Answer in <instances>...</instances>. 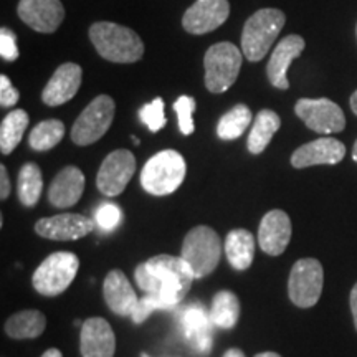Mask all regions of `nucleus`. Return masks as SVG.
<instances>
[{
  "label": "nucleus",
  "mask_w": 357,
  "mask_h": 357,
  "mask_svg": "<svg viewBox=\"0 0 357 357\" xmlns=\"http://www.w3.org/2000/svg\"><path fill=\"white\" fill-rule=\"evenodd\" d=\"M131 139H132V142H134V144H137V146H139V142H141V141H139V139H137V137H136V136H132V137H131Z\"/></svg>",
  "instance_id": "c03bdc74"
},
{
  "label": "nucleus",
  "mask_w": 357,
  "mask_h": 357,
  "mask_svg": "<svg viewBox=\"0 0 357 357\" xmlns=\"http://www.w3.org/2000/svg\"><path fill=\"white\" fill-rule=\"evenodd\" d=\"M229 15V0H197L182 17V26L192 35H204L225 24Z\"/></svg>",
  "instance_id": "4468645a"
},
{
  "label": "nucleus",
  "mask_w": 357,
  "mask_h": 357,
  "mask_svg": "<svg viewBox=\"0 0 357 357\" xmlns=\"http://www.w3.org/2000/svg\"><path fill=\"white\" fill-rule=\"evenodd\" d=\"M96 223L91 218L79 213H58L53 217H45L35 223V231L42 238L68 242L79 240L95 230Z\"/></svg>",
  "instance_id": "f8f14e48"
},
{
  "label": "nucleus",
  "mask_w": 357,
  "mask_h": 357,
  "mask_svg": "<svg viewBox=\"0 0 357 357\" xmlns=\"http://www.w3.org/2000/svg\"><path fill=\"white\" fill-rule=\"evenodd\" d=\"M187 166L182 154L174 149L160 151L144 164L141 171V185L155 197L172 194L185 178Z\"/></svg>",
  "instance_id": "20e7f679"
},
{
  "label": "nucleus",
  "mask_w": 357,
  "mask_h": 357,
  "mask_svg": "<svg viewBox=\"0 0 357 357\" xmlns=\"http://www.w3.org/2000/svg\"><path fill=\"white\" fill-rule=\"evenodd\" d=\"M65 136V124L58 119H47V121L38 123L32 129L29 136V144L33 151L43 153V151H50Z\"/></svg>",
  "instance_id": "c756f323"
},
{
  "label": "nucleus",
  "mask_w": 357,
  "mask_h": 357,
  "mask_svg": "<svg viewBox=\"0 0 357 357\" xmlns=\"http://www.w3.org/2000/svg\"><path fill=\"white\" fill-rule=\"evenodd\" d=\"M116 105L108 95L96 96L82 111L71 128V141L78 146H91L109 131L114 119Z\"/></svg>",
  "instance_id": "6e6552de"
},
{
  "label": "nucleus",
  "mask_w": 357,
  "mask_h": 357,
  "mask_svg": "<svg viewBox=\"0 0 357 357\" xmlns=\"http://www.w3.org/2000/svg\"><path fill=\"white\" fill-rule=\"evenodd\" d=\"M240 318V300L229 289L218 291L212 300L211 319L215 328L234 329Z\"/></svg>",
  "instance_id": "a878e982"
},
{
  "label": "nucleus",
  "mask_w": 357,
  "mask_h": 357,
  "mask_svg": "<svg viewBox=\"0 0 357 357\" xmlns=\"http://www.w3.org/2000/svg\"><path fill=\"white\" fill-rule=\"evenodd\" d=\"M178 323L187 341L200 354H208L212 349V328L211 312L199 301H192L178 310Z\"/></svg>",
  "instance_id": "ddd939ff"
},
{
  "label": "nucleus",
  "mask_w": 357,
  "mask_h": 357,
  "mask_svg": "<svg viewBox=\"0 0 357 357\" xmlns=\"http://www.w3.org/2000/svg\"><path fill=\"white\" fill-rule=\"evenodd\" d=\"M220 236L211 227L197 225L185 235L181 257L189 263L195 278L211 275L220 261Z\"/></svg>",
  "instance_id": "423d86ee"
},
{
  "label": "nucleus",
  "mask_w": 357,
  "mask_h": 357,
  "mask_svg": "<svg viewBox=\"0 0 357 357\" xmlns=\"http://www.w3.org/2000/svg\"><path fill=\"white\" fill-rule=\"evenodd\" d=\"M287 24V15L278 8H261L245 22L242 32V52L248 61H261L270 52Z\"/></svg>",
  "instance_id": "7ed1b4c3"
},
{
  "label": "nucleus",
  "mask_w": 357,
  "mask_h": 357,
  "mask_svg": "<svg viewBox=\"0 0 357 357\" xmlns=\"http://www.w3.org/2000/svg\"><path fill=\"white\" fill-rule=\"evenodd\" d=\"M42 357H63V354H61V352L58 349H55V347H52V349L45 351Z\"/></svg>",
  "instance_id": "ea45409f"
},
{
  "label": "nucleus",
  "mask_w": 357,
  "mask_h": 357,
  "mask_svg": "<svg viewBox=\"0 0 357 357\" xmlns=\"http://www.w3.org/2000/svg\"><path fill=\"white\" fill-rule=\"evenodd\" d=\"M158 310H171V306L162 300H159L158 296H153V294H146L144 298H141L139 303H137L136 310H134L131 319L136 324H142L144 321L153 314L154 311Z\"/></svg>",
  "instance_id": "72a5a7b5"
},
{
  "label": "nucleus",
  "mask_w": 357,
  "mask_h": 357,
  "mask_svg": "<svg viewBox=\"0 0 357 357\" xmlns=\"http://www.w3.org/2000/svg\"><path fill=\"white\" fill-rule=\"evenodd\" d=\"M30 118L24 109H13L2 119L0 124V151L2 154L13 153L24 137L25 129L29 128Z\"/></svg>",
  "instance_id": "bb28decb"
},
{
  "label": "nucleus",
  "mask_w": 357,
  "mask_h": 357,
  "mask_svg": "<svg viewBox=\"0 0 357 357\" xmlns=\"http://www.w3.org/2000/svg\"><path fill=\"white\" fill-rule=\"evenodd\" d=\"M102 296L109 310L121 318H131L139 303V298L121 270H113L106 275L102 283Z\"/></svg>",
  "instance_id": "412c9836"
},
{
  "label": "nucleus",
  "mask_w": 357,
  "mask_h": 357,
  "mask_svg": "<svg viewBox=\"0 0 357 357\" xmlns=\"http://www.w3.org/2000/svg\"><path fill=\"white\" fill-rule=\"evenodd\" d=\"M243 63V52L234 43L220 42L212 45L204 56L205 86L211 93L220 95L238 78Z\"/></svg>",
  "instance_id": "39448f33"
},
{
  "label": "nucleus",
  "mask_w": 357,
  "mask_h": 357,
  "mask_svg": "<svg viewBox=\"0 0 357 357\" xmlns=\"http://www.w3.org/2000/svg\"><path fill=\"white\" fill-rule=\"evenodd\" d=\"M84 176L78 167L66 166L56 174L48 189V200L56 208H70L82 199Z\"/></svg>",
  "instance_id": "4be33fe9"
},
{
  "label": "nucleus",
  "mask_w": 357,
  "mask_h": 357,
  "mask_svg": "<svg viewBox=\"0 0 357 357\" xmlns=\"http://www.w3.org/2000/svg\"><path fill=\"white\" fill-rule=\"evenodd\" d=\"M352 159H354V162L357 164V139L354 142V147H352Z\"/></svg>",
  "instance_id": "37998d69"
},
{
  "label": "nucleus",
  "mask_w": 357,
  "mask_h": 357,
  "mask_svg": "<svg viewBox=\"0 0 357 357\" xmlns=\"http://www.w3.org/2000/svg\"><path fill=\"white\" fill-rule=\"evenodd\" d=\"M139 121L149 129L151 132H159L166 126L167 119L164 114V101L162 98H155L151 102L142 106L139 109Z\"/></svg>",
  "instance_id": "7c9ffc66"
},
{
  "label": "nucleus",
  "mask_w": 357,
  "mask_h": 357,
  "mask_svg": "<svg viewBox=\"0 0 357 357\" xmlns=\"http://www.w3.org/2000/svg\"><path fill=\"white\" fill-rule=\"evenodd\" d=\"M255 357H281V356L276 354V352H260V354H257Z\"/></svg>",
  "instance_id": "79ce46f5"
},
{
  "label": "nucleus",
  "mask_w": 357,
  "mask_h": 357,
  "mask_svg": "<svg viewBox=\"0 0 357 357\" xmlns=\"http://www.w3.org/2000/svg\"><path fill=\"white\" fill-rule=\"evenodd\" d=\"M356 35H357V26H356Z\"/></svg>",
  "instance_id": "49530a36"
},
{
  "label": "nucleus",
  "mask_w": 357,
  "mask_h": 357,
  "mask_svg": "<svg viewBox=\"0 0 357 357\" xmlns=\"http://www.w3.org/2000/svg\"><path fill=\"white\" fill-rule=\"evenodd\" d=\"M43 190L42 171L35 162H26L22 166L19 172V184H17V194L24 207H35L38 204L40 195Z\"/></svg>",
  "instance_id": "cd10ccee"
},
{
  "label": "nucleus",
  "mask_w": 357,
  "mask_h": 357,
  "mask_svg": "<svg viewBox=\"0 0 357 357\" xmlns=\"http://www.w3.org/2000/svg\"><path fill=\"white\" fill-rule=\"evenodd\" d=\"M349 305H351V312H352V318H354V326H356V331H357V283L354 284V288L351 289Z\"/></svg>",
  "instance_id": "4c0bfd02"
},
{
  "label": "nucleus",
  "mask_w": 357,
  "mask_h": 357,
  "mask_svg": "<svg viewBox=\"0 0 357 357\" xmlns=\"http://www.w3.org/2000/svg\"><path fill=\"white\" fill-rule=\"evenodd\" d=\"M291 220L284 211L275 208L266 212L258 229V245L266 255L278 257L288 248L291 240Z\"/></svg>",
  "instance_id": "f3484780"
},
{
  "label": "nucleus",
  "mask_w": 357,
  "mask_h": 357,
  "mask_svg": "<svg viewBox=\"0 0 357 357\" xmlns=\"http://www.w3.org/2000/svg\"><path fill=\"white\" fill-rule=\"evenodd\" d=\"M346 158V146L334 137H319L298 147L291 155V166L294 169H306L312 166L328 164L334 166Z\"/></svg>",
  "instance_id": "dca6fc26"
},
{
  "label": "nucleus",
  "mask_w": 357,
  "mask_h": 357,
  "mask_svg": "<svg viewBox=\"0 0 357 357\" xmlns=\"http://www.w3.org/2000/svg\"><path fill=\"white\" fill-rule=\"evenodd\" d=\"M223 357H245V354H243V351H240V349H236V347H234V349L227 351L225 354H223Z\"/></svg>",
  "instance_id": "58836bf2"
},
{
  "label": "nucleus",
  "mask_w": 357,
  "mask_h": 357,
  "mask_svg": "<svg viewBox=\"0 0 357 357\" xmlns=\"http://www.w3.org/2000/svg\"><path fill=\"white\" fill-rule=\"evenodd\" d=\"M20 20L40 33H53L65 19V8L60 0H20Z\"/></svg>",
  "instance_id": "2eb2a0df"
},
{
  "label": "nucleus",
  "mask_w": 357,
  "mask_h": 357,
  "mask_svg": "<svg viewBox=\"0 0 357 357\" xmlns=\"http://www.w3.org/2000/svg\"><path fill=\"white\" fill-rule=\"evenodd\" d=\"M89 40L105 60L113 63H136L144 55V43L134 30L113 22H96Z\"/></svg>",
  "instance_id": "f03ea898"
},
{
  "label": "nucleus",
  "mask_w": 357,
  "mask_h": 357,
  "mask_svg": "<svg viewBox=\"0 0 357 357\" xmlns=\"http://www.w3.org/2000/svg\"><path fill=\"white\" fill-rule=\"evenodd\" d=\"M47 318L38 310H24L12 314L6 323V333L12 339H33L42 336Z\"/></svg>",
  "instance_id": "393cba45"
},
{
  "label": "nucleus",
  "mask_w": 357,
  "mask_h": 357,
  "mask_svg": "<svg viewBox=\"0 0 357 357\" xmlns=\"http://www.w3.org/2000/svg\"><path fill=\"white\" fill-rule=\"evenodd\" d=\"M324 284V270L316 258H301L294 263L288 280V296L294 306L312 307L319 301Z\"/></svg>",
  "instance_id": "1a4fd4ad"
},
{
  "label": "nucleus",
  "mask_w": 357,
  "mask_h": 357,
  "mask_svg": "<svg viewBox=\"0 0 357 357\" xmlns=\"http://www.w3.org/2000/svg\"><path fill=\"white\" fill-rule=\"evenodd\" d=\"M20 52L17 47V37L10 29L2 26L0 29V56L7 61H15Z\"/></svg>",
  "instance_id": "f704fd0d"
},
{
  "label": "nucleus",
  "mask_w": 357,
  "mask_h": 357,
  "mask_svg": "<svg viewBox=\"0 0 357 357\" xmlns=\"http://www.w3.org/2000/svg\"><path fill=\"white\" fill-rule=\"evenodd\" d=\"M134 278L146 294L158 296L174 310L190 291L195 275L182 257L155 255L137 265Z\"/></svg>",
  "instance_id": "f257e3e1"
},
{
  "label": "nucleus",
  "mask_w": 357,
  "mask_h": 357,
  "mask_svg": "<svg viewBox=\"0 0 357 357\" xmlns=\"http://www.w3.org/2000/svg\"><path fill=\"white\" fill-rule=\"evenodd\" d=\"M281 126V118L275 111L261 109L253 119L252 131L248 134L247 147L252 154H261L270 144Z\"/></svg>",
  "instance_id": "b1692460"
},
{
  "label": "nucleus",
  "mask_w": 357,
  "mask_h": 357,
  "mask_svg": "<svg viewBox=\"0 0 357 357\" xmlns=\"http://www.w3.org/2000/svg\"><path fill=\"white\" fill-rule=\"evenodd\" d=\"M255 236L245 229L231 230L225 238L227 260L235 270L243 271L252 266L255 258Z\"/></svg>",
  "instance_id": "5701e85b"
},
{
  "label": "nucleus",
  "mask_w": 357,
  "mask_h": 357,
  "mask_svg": "<svg viewBox=\"0 0 357 357\" xmlns=\"http://www.w3.org/2000/svg\"><path fill=\"white\" fill-rule=\"evenodd\" d=\"M83 82V70L77 63H63L55 70L50 82L47 83L42 101L47 106H60L77 96Z\"/></svg>",
  "instance_id": "6ab92c4d"
},
{
  "label": "nucleus",
  "mask_w": 357,
  "mask_h": 357,
  "mask_svg": "<svg viewBox=\"0 0 357 357\" xmlns=\"http://www.w3.org/2000/svg\"><path fill=\"white\" fill-rule=\"evenodd\" d=\"M252 119L253 114L248 106L236 105L220 118V121L217 124V136L222 141L238 139L252 124Z\"/></svg>",
  "instance_id": "c85d7f7f"
},
{
  "label": "nucleus",
  "mask_w": 357,
  "mask_h": 357,
  "mask_svg": "<svg viewBox=\"0 0 357 357\" xmlns=\"http://www.w3.org/2000/svg\"><path fill=\"white\" fill-rule=\"evenodd\" d=\"M123 222V212L119 205L113 202H102L100 207L96 208L95 213V223L96 227L105 234H109L118 229Z\"/></svg>",
  "instance_id": "2f4dec72"
},
{
  "label": "nucleus",
  "mask_w": 357,
  "mask_h": 357,
  "mask_svg": "<svg viewBox=\"0 0 357 357\" xmlns=\"http://www.w3.org/2000/svg\"><path fill=\"white\" fill-rule=\"evenodd\" d=\"M195 106L197 105H195L194 98L187 95L181 96L176 102H174V111L177 113L178 129H181V132L184 134V136H190L195 129L194 118H192V114H194L195 111Z\"/></svg>",
  "instance_id": "473e14b6"
},
{
  "label": "nucleus",
  "mask_w": 357,
  "mask_h": 357,
  "mask_svg": "<svg viewBox=\"0 0 357 357\" xmlns=\"http://www.w3.org/2000/svg\"><path fill=\"white\" fill-rule=\"evenodd\" d=\"M20 100V93L17 91V88H13L10 83V78L7 75L0 77V106L3 108H12L13 105H17V101Z\"/></svg>",
  "instance_id": "c9c22d12"
},
{
  "label": "nucleus",
  "mask_w": 357,
  "mask_h": 357,
  "mask_svg": "<svg viewBox=\"0 0 357 357\" xmlns=\"http://www.w3.org/2000/svg\"><path fill=\"white\" fill-rule=\"evenodd\" d=\"M10 195V178H8L7 167L0 166V199L6 200Z\"/></svg>",
  "instance_id": "e433bc0d"
},
{
  "label": "nucleus",
  "mask_w": 357,
  "mask_h": 357,
  "mask_svg": "<svg viewBox=\"0 0 357 357\" xmlns=\"http://www.w3.org/2000/svg\"><path fill=\"white\" fill-rule=\"evenodd\" d=\"M136 172V158L131 151L116 149L106 155L96 176V187L106 197L123 194Z\"/></svg>",
  "instance_id": "9b49d317"
},
{
  "label": "nucleus",
  "mask_w": 357,
  "mask_h": 357,
  "mask_svg": "<svg viewBox=\"0 0 357 357\" xmlns=\"http://www.w3.org/2000/svg\"><path fill=\"white\" fill-rule=\"evenodd\" d=\"M305 47V38L300 37V35H288L276 45L266 65L268 79L275 88L281 89V91H287L289 88L288 68L293 63V60L301 56Z\"/></svg>",
  "instance_id": "a211bd4d"
},
{
  "label": "nucleus",
  "mask_w": 357,
  "mask_h": 357,
  "mask_svg": "<svg viewBox=\"0 0 357 357\" xmlns=\"http://www.w3.org/2000/svg\"><path fill=\"white\" fill-rule=\"evenodd\" d=\"M294 113L307 129L318 134H334L344 131L346 128V116L341 106L328 100V98H301L294 105Z\"/></svg>",
  "instance_id": "9d476101"
},
{
  "label": "nucleus",
  "mask_w": 357,
  "mask_h": 357,
  "mask_svg": "<svg viewBox=\"0 0 357 357\" xmlns=\"http://www.w3.org/2000/svg\"><path fill=\"white\" fill-rule=\"evenodd\" d=\"M141 357H149V356H147V354H146V352H144V354H142Z\"/></svg>",
  "instance_id": "a18cd8bd"
},
{
  "label": "nucleus",
  "mask_w": 357,
  "mask_h": 357,
  "mask_svg": "<svg viewBox=\"0 0 357 357\" xmlns=\"http://www.w3.org/2000/svg\"><path fill=\"white\" fill-rule=\"evenodd\" d=\"M351 109H352V113H354L356 116H357V89L354 93H352V96H351Z\"/></svg>",
  "instance_id": "a19ab883"
},
{
  "label": "nucleus",
  "mask_w": 357,
  "mask_h": 357,
  "mask_svg": "<svg viewBox=\"0 0 357 357\" xmlns=\"http://www.w3.org/2000/svg\"><path fill=\"white\" fill-rule=\"evenodd\" d=\"M79 351L83 357H113L116 336L109 323L102 318H88L82 326Z\"/></svg>",
  "instance_id": "aec40b11"
},
{
  "label": "nucleus",
  "mask_w": 357,
  "mask_h": 357,
  "mask_svg": "<svg viewBox=\"0 0 357 357\" xmlns=\"http://www.w3.org/2000/svg\"><path fill=\"white\" fill-rule=\"evenodd\" d=\"M79 260L71 252H55L40 263L32 275L35 291L43 296H58L73 283L78 273Z\"/></svg>",
  "instance_id": "0eeeda50"
}]
</instances>
